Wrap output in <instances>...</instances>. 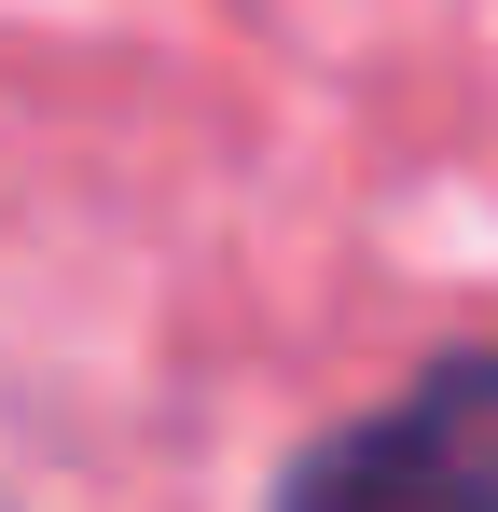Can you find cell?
<instances>
[{
	"label": "cell",
	"instance_id": "cell-1",
	"mask_svg": "<svg viewBox=\"0 0 498 512\" xmlns=\"http://www.w3.org/2000/svg\"><path fill=\"white\" fill-rule=\"evenodd\" d=\"M277 512H498V346H457L402 402L319 429L277 471Z\"/></svg>",
	"mask_w": 498,
	"mask_h": 512
}]
</instances>
